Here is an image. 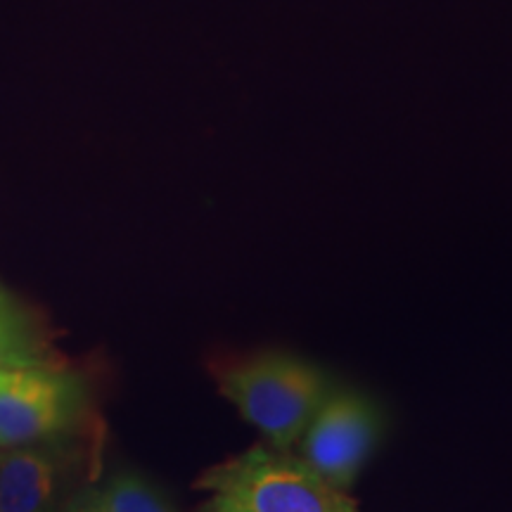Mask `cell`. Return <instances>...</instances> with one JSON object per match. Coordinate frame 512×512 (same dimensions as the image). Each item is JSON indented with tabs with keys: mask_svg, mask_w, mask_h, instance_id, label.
Masks as SVG:
<instances>
[{
	"mask_svg": "<svg viewBox=\"0 0 512 512\" xmlns=\"http://www.w3.org/2000/svg\"><path fill=\"white\" fill-rule=\"evenodd\" d=\"M200 512H358L349 491L337 489L302 458L252 446L209 467L197 479Z\"/></svg>",
	"mask_w": 512,
	"mask_h": 512,
	"instance_id": "obj_2",
	"label": "cell"
},
{
	"mask_svg": "<svg viewBox=\"0 0 512 512\" xmlns=\"http://www.w3.org/2000/svg\"><path fill=\"white\" fill-rule=\"evenodd\" d=\"M88 411L86 380L57 358L0 368V451L81 432Z\"/></svg>",
	"mask_w": 512,
	"mask_h": 512,
	"instance_id": "obj_3",
	"label": "cell"
},
{
	"mask_svg": "<svg viewBox=\"0 0 512 512\" xmlns=\"http://www.w3.org/2000/svg\"><path fill=\"white\" fill-rule=\"evenodd\" d=\"M219 392L271 448L294 451L330 392L323 368L280 349H264L216 363Z\"/></svg>",
	"mask_w": 512,
	"mask_h": 512,
	"instance_id": "obj_1",
	"label": "cell"
},
{
	"mask_svg": "<svg viewBox=\"0 0 512 512\" xmlns=\"http://www.w3.org/2000/svg\"><path fill=\"white\" fill-rule=\"evenodd\" d=\"M48 328L36 309L0 283V368L53 361Z\"/></svg>",
	"mask_w": 512,
	"mask_h": 512,
	"instance_id": "obj_6",
	"label": "cell"
},
{
	"mask_svg": "<svg viewBox=\"0 0 512 512\" xmlns=\"http://www.w3.org/2000/svg\"><path fill=\"white\" fill-rule=\"evenodd\" d=\"M382 437V413L368 394L332 384L294 456L337 489L349 491Z\"/></svg>",
	"mask_w": 512,
	"mask_h": 512,
	"instance_id": "obj_4",
	"label": "cell"
},
{
	"mask_svg": "<svg viewBox=\"0 0 512 512\" xmlns=\"http://www.w3.org/2000/svg\"><path fill=\"white\" fill-rule=\"evenodd\" d=\"M91 491L100 512H176L150 479L133 470L114 472Z\"/></svg>",
	"mask_w": 512,
	"mask_h": 512,
	"instance_id": "obj_7",
	"label": "cell"
},
{
	"mask_svg": "<svg viewBox=\"0 0 512 512\" xmlns=\"http://www.w3.org/2000/svg\"><path fill=\"white\" fill-rule=\"evenodd\" d=\"M86 458L83 430L0 451V512H62Z\"/></svg>",
	"mask_w": 512,
	"mask_h": 512,
	"instance_id": "obj_5",
	"label": "cell"
},
{
	"mask_svg": "<svg viewBox=\"0 0 512 512\" xmlns=\"http://www.w3.org/2000/svg\"><path fill=\"white\" fill-rule=\"evenodd\" d=\"M62 512H100L98 505H95L91 486H83L79 494H76L72 501L67 503V508H64Z\"/></svg>",
	"mask_w": 512,
	"mask_h": 512,
	"instance_id": "obj_8",
	"label": "cell"
}]
</instances>
